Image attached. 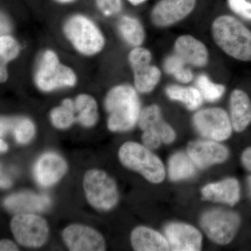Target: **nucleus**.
<instances>
[{
    "label": "nucleus",
    "instance_id": "f257e3e1",
    "mask_svg": "<svg viewBox=\"0 0 251 251\" xmlns=\"http://www.w3.org/2000/svg\"><path fill=\"white\" fill-rule=\"evenodd\" d=\"M211 32L216 44L229 57L251 62V30L239 19L223 15L214 20Z\"/></svg>",
    "mask_w": 251,
    "mask_h": 251
},
{
    "label": "nucleus",
    "instance_id": "f03ea898",
    "mask_svg": "<svg viewBox=\"0 0 251 251\" xmlns=\"http://www.w3.org/2000/svg\"><path fill=\"white\" fill-rule=\"evenodd\" d=\"M105 108L109 114V129L113 132L132 129L138 122L141 112L136 89L129 85L113 87L105 97Z\"/></svg>",
    "mask_w": 251,
    "mask_h": 251
},
{
    "label": "nucleus",
    "instance_id": "7ed1b4c3",
    "mask_svg": "<svg viewBox=\"0 0 251 251\" xmlns=\"http://www.w3.org/2000/svg\"><path fill=\"white\" fill-rule=\"evenodd\" d=\"M119 158L124 166L138 172L150 182L159 184L165 179L166 171L161 160L145 145L127 142L120 148Z\"/></svg>",
    "mask_w": 251,
    "mask_h": 251
},
{
    "label": "nucleus",
    "instance_id": "20e7f679",
    "mask_svg": "<svg viewBox=\"0 0 251 251\" xmlns=\"http://www.w3.org/2000/svg\"><path fill=\"white\" fill-rule=\"evenodd\" d=\"M64 32L77 52L84 55L99 53L105 46V39L100 29L87 16L76 14L66 21Z\"/></svg>",
    "mask_w": 251,
    "mask_h": 251
},
{
    "label": "nucleus",
    "instance_id": "39448f33",
    "mask_svg": "<svg viewBox=\"0 0 251 251\" xmlns=\"http://www.w3.org/2000/svg\"><path fill=\"white\" fill-rule=\"evenodd\" d=\"M77 77L70 67L60 62L52 50L45 51L35 74V82L43 92H51L63 87H74Z\"/></svg>",
    "mask_w": 251,
    "mask_h": 251
},
{
    "label": "nucleus",
    "instance_id": "423d86ee",
    "mask_svg": "<svg viewBox=\"0 0 251 251\" xmlns=\"http://www.w3.org/2000/svg\"><path fill=\"white\" fill-rule=\"evenodd\" d=\"M83 186L87 201L98 210H110L118 202L116 183L105 172L96 169L87 172Z\"/></svg>",
    "mask_w": 251,
    "mask_h": 251
},
{
    "label": "nucleus",
    "instance_id": "0eeeda50",
    "mask_svg": "<svg viewBox=\"0 0 251 251\" xmlns=\"http://www.w3.org/2000/svg\"><path fill=\"white\" fill-rule=\"evenodd\" d=\"M201 227L216 244H229L237 235L241 225L240 216L232 211L213 209L203 214Z\"/></svg>",
    "mask_w": 251,
    "mask_h": 251
},
{
    "label": "nucleus",
    "instance_id": "6e6552de",
    "mask_svg": "<svg viewBox=\"0 0 251 251\" xmlns=\"http://www.w3.org/2000/svg\"><path fill=\"white\" fill-rule=\"evenodd\" d=\"M15 239L23 247L39 248L49 237V228L45 219L34 214H17L11 222Z\"/></svg>",
    "mask_w": 251,
    "mask_h": 251
},
{
    "label": "nucleus",
    "instance_id": "1a4fd4ad",
    "mask_svg": "<svg viewBox=\"0 0 251 251\" xmlns=\"http://www.w3.org/2000/svg\"><path fill=\"white\" fill-rule=\"evenodd\" d=\"M193 121L200 134L207 139L224 141L232 135L233 127L230 117L224 109H203L195 114Z\"/></svg>",
    "mask_w": 251,
    "mask_h": 251
},
{
    "label": "nucleus",
    "instance_id": "9d476101",
    "mask_svg": "<svg viewBox=\"0 0 251 251\" xmlns=\"http://www.w3.org/2000/svg\"><path fill=\"white\" fill-rule=\"evenodd\" d=\"M151 52L140 46L135 47L128 55L134 74L135 87L140 93H150L161 80V71L156 66L151 65Z\"/></svg>",
    "mask_w": 251,
    "mask_h": 251
},
{
    "label": "nucleus",
    "instance_id": "9b49d317",
    "mask_svg": "<svg viewBox=\"0 0 251 251\" xmlns=\"http://www.w3.org/2000/svg\"><path fill=\"white\" fill-rule=\"evenodd\" d=\"M196 5V0H160L151 11V21L157 27H170L187 17Z\"/></svg>",
    "mask_w": 251,
    "mask_h": 251
},
{
    "label": "nucleus",
    "instance_id": "f8f14e48",
    "mask_svg": "<svg viewBox=\"0 0 251 251\" xmlns=\"http://www.w3.org/2000/svg\"><path fill=\"white\" fill-rule=\"evenodd\" d=\"M63 239L72 251H103L105 244L101 234L88 226L72 225L64 229Z\"/></svg>",
    "mask_w": 251,
    "mask_h": 251
},
{
    "label": "nucleus",
    "instance_id": "ddd939ff",
    "mask_svg": "<svg viewBox=\"0 0 251 251\" xmlns=\"http://www.w3.org/2000/svg\"><path fill=\"white\" fill-rule=\"evenodd\" d=\"M212 140H198L188 145V155L198 168H206L224 163L229 157L228 149Z\"/></svg>",
    "mask_w": 251,
    "mask_h": 251
},
{
    "label": "nucleus",
    "instance_id": "4468645a",
    "mask_svg": "<svg viewBox=\"0 0 251 251\" xmlns=\"http://www.w3.org/2000/svg\"><path fill=\"white\" fill-rule=\"evenodd\" d=\"M165 234L172 251L201 250L202 234L192 226L181 223H172L165 227Z\"/></svg>",
    "mask_w": 251,
    "mask_h": 251
},
{
    "label": "nucleus",
    "instance_id": "2eb2a0df",
    "mask_svg": "<svg viewBox=\"0 0 251 251\" xmlns=\"http://www.w3.org/2000/svg\"><path fill=\"white\" fill-rule=\"evenodd\" d=\"M67 171L64 158L54 152L44 153L39 157L34 167L36 182L43 187H50L62 179Z\"/></svg>",
    "mask_w": 251,
    "mask_h": 251
},
{
    "label": "nucleus",
    "instance_id": "dca6fc26",
    "mask_svg": "<svg viewBox=\"0 0 251 251\" xmlns=\"http://www.w3.org/2000/svg\"><path fill=\"white\" fill-rule=\"evenodd\" d=\"M175 54L187 65L205 67L209 62V51L206 46L194 36H180L175 41Z\"/></svg>",
    "mask_w": 251,
    "mask_h": 251
},
{
    "label": "nucleus",
    "instance_id": "f3484780",
    "mask_svg": "<svg viewBox=\"0 0 251 251\" xmlns=\"http://www.w3.org/2000/svg\"><path fill=\"white\" fill-rule=\"evenodd\" d=\"M51 203L50 198L46 195L21 192L6 198L4 205L8 211L15 214H33L48 210Z\"/></svg>",
    "mask_w": 251,
    "mask_h": 251
},
{
    "label": "nucleus",
    "instance_id": "a211bd4d",
    "mask_svg": "<svg viewBox=\"0 0 251 251\" xmlns=\"http://www.w3.org/2000/svg\"><path fill=\"white\" fill-rule=\"evenodd\" d=\"M138 125L142 130H150L161 137L165 144L173 143L176 133L171 126L162 118L161 108L157 105H151L140 112Z\"/></svg>",
    "mask_w": 251,
    "mask_h": 251
},
{
    "label": "nucleus",
    "instance_id": "6ab92c4d",
    "mask_svg": "<svg viewBox=\"0 0 251 251\" xmlns=\"http://www.w3.org/2000/svg\"><path fill=\"white\" fill-rule=\"evenodd\" d=\"M202 197L206 201L225 203L234 206L240 199V185L234 178L211 183L202 188Z\"/></svg>",
    "mask_w": 251,
    "mask_h": 251
},
{
    "label": "nucleus",
    "instance_id": "aec40b11",
    "mask_svg": "<svg viewBox=\"0 0 251 251\" xmlns=\"http://www.w3.org/2000/svg\"><path fill=\"white\" fill-rule=\"evenodd\" d=\"M230 120L233 129L242 132L251 124V99L245 91L236 89L229 98Z\"/></svg>",
    "mask_w": 251,
    "mask_h": 251
},
{
    "label": "nucleus",
    "instance_id": "412c9836",
    "mask_svg": "<svg viewBox=\"0 0 251 251\" xmlns=\"http://www.w3.org/2000/svg\"><path fill=\"white\" fill-rule=\"evenodd\" d=\"M132 247L138 251H166L171 250L166 238L159 232L145 226L133 229L131 233Z\"/></svg>",
    "mask_w": 251,
    "mask_h": 251
},
{
    "label": "nucleus",
    "instance_id": "4be33fe9",
    "mask_svg": "<svg viewBox=\"0 0 251 251\" xmlns=\"http://www.w3.org/2000/svg\"><path fill=\"white\" fill-rule=\"evenodd\" d=\"M36 128L34 123L26 117H1L0 121L1 137L11 133L15 140L20 144H27L35 135Z\"/></svg>",
    "mask_w": 251,
    "mask_h": 251
},
{
    "label": "nucleus",
    "instance_id": "5701e85b",
    "mask_svg": "<svg viewBox=\"0 0 251 251\" xmlns=\"http://www.w3.org/2000/svg\"><path fill=\"white\" fill-rule=\"evenodd\" d=\"M76 122L85 127H92L98 120V106L93 97L88 94H80L74 100Z\"/></svg>",
    "mask_w": 251,
    "mask_h": 251
},
{
    "label": "nucleus",
    "instance_id": "b1692460",
    "mask_svg": "<svg viewBox=\"0 0 251 251\" xmlns=\"http://www.w3.org/2000/svg\"><path fill=\"white\" fill-rule=\"evenodd\" d=\"M166 95L173 100L181 102L190 110H196L202 105L203 97L199 89L193 87L170 85L166 89Z\"/></svg>",
    "mask_w": 251,
    "mask_h": 251
},
{
    "label": "nucleus",
    "instance_id": "393cba45",
    "mask_svg": "<svg viewBox=\"0 0 251 251\" xmlns=\"http://www.w3.org/2000/svg\"><path fill=\"white\" fill-rule=\"evenodd\" d=\"M118 29L127 44L138 47L145 41V32L139 20L131 16H124L118 23Z\"/></svg>",
    "mask_w": 251,
    "mask_h": 251
},
{
    "label": "nucleus",
    "instance_id": "a878e982",
    "mask_svg": "<svg viewBox=\"0 0 251 251\" xmlns=\"http://www.w3.org/2000/svg\"><path fill=\"white\" fill-rule=\"evenodd\" d=\"M168 174L170 179L175 181L192 177L196 174V165L188 155L175 153L170 158Z\"/></svg>",
    "mask_w": 251,
    "mask_h": 251
},
{
    "label": "nucleus",
    "instance_id": "bb28decb",
    "mask_svg": "<svg viewBox=\"0 0 251 251\" xmlns=\"http://www.w3.org/2000/svg\"><path fill=\"white\" fill-rule=\"evenodd\" d=\"M50 119L54 126L59 129H66L72 126L74 122H76L74 100L64 99L60 106L52 110Z\"/></svg>",
    "mask_w": 251,
    "mask_h": 251
},
{
    "label": "nucleus",
    "instance_id": "cd10ccee",
    "mask_svg": "<svg viewBox=\"0 0 251 251\" xmlns=\"http://www.w3.org/2000/svg\"><path fill=\"white\" fill-rule=\"evenodd\" d=\"M163 68L166 74L173 75L180 82L188 83L193 80L192 71L175 54L167 57Z\"/></svg>",
    "mask_w": 251,
    "mask_h": 251
},
{
    "label": "nucleus",
    "instance_id": "c85d7f7f",
    "mask_svg": "<svg viewBox=\"0 0 251 251\" xmlns=\"http://www.w3.org/2000/svg\"><path fill=\"white\" fill-rule=\"evenodd\" d=\"M196 85L201 91L203 99L206 101H216L223 97L226 92V87L224 85L213 82L209 80V77L204 74L198 77Z\"/></svg>",
    "mask_w": 251,
    "mask_h": 251
},
{
    "label": "nucleus",
    "instance_id": "c756f323",
    "mask_svg": "<svg viewBox=\"0 0 251 251\" xmlns=\"http://www.w3.org/2000/svg\"><path fill=\"white\" fill-rule=\"evenodd\" d=\"M21 51L19 44L13 36L2 34L0 37V57L1 63H6L14 60L18 57Z\"/></svg>",
    "mask_w": 251,
    "mask_h": 251
},
{
    "label": "nucleus",
    "instance_id": "7c9ffc66",
    "mask_svg": "<svg viewBox=\"0 0 251 251\" xmlns=\"http://www.w3.org/2000/svg\"><path fill=\"white\" fill-rule=\"evenodd\" d=\"M229 9L238 16L251 22V2L247 0H227Z\"/></svg>",
    "mask_w": 251,
    "mask_h": 251
},
{
    "label": "nucleus",
    "instance_id": "2f4dec72",
    "mask_svg": "<svg viewBox=\"0 0 251 251\" xmlns=\"http://www.w3.org/2000/svg\"><path fill=\"white\" fill-rule=\"evenodd\" d=\"M95 2L99 11L106 16L118 14L122 8V0H95Z\"/></svg>",
    "mask_w": 251,
    "mask_h": 251
},
{
    "label": "nucleus",
    "instance_id": "473e14b6",
    "mask_svg": "<svg viewBox=\"0 0 251 251\" xmlns=\"http://www.w3.org/2000/svg\"><path fill=\"white\" fill-rule=\"evenodd\" d=\"M142 140H143V145L150 150H155L158 148L163 143L159 135L150 130L143 131Z\"/></svg>",
    "mask_w": 251,
    "mask_h": 251
},
{
    "label": "nucleus",
    "instance_id": "72a5a7b5",
    "mask_svg": "<svg viewBox=\"0 0 251 251\" xmlns=\"http://www.w3.org/2000/svg\"><path fill=\"white\" fill-rule=\"evenodd\" d=\"M241 159L244 168L251 172V147L247 148L243 151Z\"/></svg>",
    "mask_w": 251,
    "mask_h": 251
},
{
    "label": "nucleus",
    "instance_id": "f704fd0d",
    "mask_svg": "<svg viewBox=\"0 0 251 251\" xmlns=\"http://www.w3.org/2000/svg\"><path fill=\"white\" fill-rule=\"evenodd\" d=\"M18 248L14 242L9 239H3L0 242V251H18Z\"/></svg>",
    "mask_w": 251,
    "mask_h": 251
},
{
    "label": "nucleus",
    "instance_id": "c9c22d12",
    "mask_svg": "<svg viewBox=\"0 0 251 251\" xmlns=\"http://www.w3.org/2000/svg\"><path fill=\"white\" fill-rule=\"evenodd\" d=\"M8 75H8L6 64L1 63V66H0V80H1V82H4L5 81L7 80Z\"/></svg>",
    "mask_w": 251,
    "mask_h": 251
},
{
    "label": "nucleus",
    "instance_id": "e433bc0d",
    "mask_svg": "<svg viewBox=\"0 0 251 251\" xmlns=\"http://www.w3.org/2000/svg\"><path fill=\"white\" fill-rule=\"evenodd\" d=\"M0 184H1V187L2 188H8L12 184L11 179H9L7 176L5 175H1V181H0Z\"/></svg>",
    "mask_w": 251,
    "mask_h": 251
},
{
    "label": "nucleus",
    "instance_id": "4c0bfd02",
    "mask_svg": "<svg viewBox=\"0 0 251 251\" xmlns=\"http://www.w3.org/2000/svg\"><path fill=\"white\" fill-rule=\"evenodd\" d=\"M9 30V25H8L7 21H6V18L1 14V34H4L5 32ZM2 35V34H1Z\"/></svg>",
    "mask_w": 251,
    "mask_h": 251
},
{
    "label": "nucleus",
    "instance_id": "58836bf2",
    "mask_svg": "<svg viewBox=\"0 0 251 251\" xmlns=\"http://www.w3.org/2000/svg\"><path fill=\"white\" fill-rule=\"evenodd\" d=\"M0 150H1V152H5V151H7L8 150V145L7 144L5 143L4 140L1 139L0 140Z\"/></svg>",
    "mask_w": 251,
    "mask_h": 251
},
{
    "label": "nucleus",
    "instance_id": "ea45409f",
    "mask_svg": "<svg viewBox=\"0 0 251 251\" xmlns=\"http://www.w3.org/2000/svg\"><path fill=\"white\" fill-rule=\"evenodd\" d=\"M127 1L130 2V4L134 5V6H138V5L143 4L148 0H127Z\"/></svg>",
    "mask_w": 251,
    "mask_h": 251
},
{
    "label": "nucleus",
    "instance_id": "a19ab883",
    "mask_svg": "<svg viewBox=\"0 0 251 251\" xmlns=\"http://www.w3.org/2000/svg\"><path fill=\"white\" fill-rule=\"evenodd\" d=\"M247 183L248 190H249V195H250L251 198V175H250V176H248L247 179Z\"/></svg>",
    "mask_w": 251,
    "mask_h": 251
},
{
    "label": "nucleus",
    "instance_id": "79ce46f5",
    "mask_svg": "<svg viewBox=\"0 0 251 251\" xmlns=\"http://www.w3.org/2000/svg\"><path fill=\"white\" fill-rule=\"evenodd\" d=\"M54 1H57L59 4H70V3L74 2L76 0H54Z\"/></svg>",
    "mask_w": 251,
    "mask_h": 251
}]
</instances>
